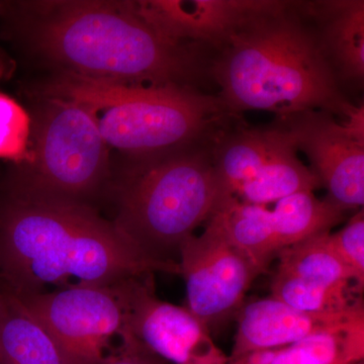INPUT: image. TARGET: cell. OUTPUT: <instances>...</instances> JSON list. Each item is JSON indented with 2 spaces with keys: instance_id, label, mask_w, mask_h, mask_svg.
<instances>
[{
  "instance_id": "obj_1",
  "label": "cell",
  "mask_w": 364,
  "mask_h": 364,
  "mask_svg": "<svg viewBox=\"0 0 364 364\" xmlns=\"http://www.w3.org/2000/svg\"><path fill=\"white\" fill-rule=\"evenodd\" d=\"M178 263L152 259L91 205L28 193L6 183L0 198V287L18 296L48 286L111 284Z\"/></svg>"
},
{
  "instance_id": "obj_2",
  "label": "cell",
  "mask_w": 364,
  "mask_h": 364,
  "mask_svg": "<svg viewBox=\"0 0 364 364\" xmlns=\"http://www.w3.org/2000/svg\"><path fill=\"white\" fill-rule=\"evenodd\" d=\"M0 18L63 72L129 85H183L191 71L186 46L155 32L129 1H1Z\"/></svg>"
},
{
  "instance_id": "obj_3",
  "label": "cell",
  "mask_w": 364,
  "mask_h": 364,
  "mask_svg": "<svg viewBox=\"0 0 364 364\" xmlns=\"http://www.w3.org/2000/svg\"><path fill=\"white\" fill-rule=\"evenodd\" d=\"M289 7L253 21L222 46L212 69L220 100L232 111L289 117L318 109L346 117L355 105L340 92L318 33Z\"/></svg>"
},
{
  "instance_id": "obj_4",
  "label": "cell",
  "mask_w": 364,
  "mask_h": 364,
  "mask_svg": "<svg viewBox=\"0 0 364 364\" xmlns=\"http://www.w3.org/2000/svg\"><path fill=\"white\" fill-rule=\"evenodd\" d=\"M214 151L191 145L134 159L117 186L119 232L146 255L178 263L173 253L226 198Z\"/></svg>"
},
{
  "instance_id": "obj_5",
  "label": "cell",
  "mask_w": 364,
  "mask_h": 364,
  "mask_svg": "<svg viewBox=\"0 0 364 364\" xmlns=\"http://www.w3.org/2000/svg\"><path fill=\"white\" fill-rule=\"evenodd\" d=\"M42 95L86 105L107 146L134 158L198 142L227 109L219 97L186 85H129L63 71Z\"/></svg>"
},
{
  "instance_id": "obj_6",
  "label": "cell",
  "mask_w": 364,
  "mask_h": 364,
  "mask_svg": "<svg viewBox=\"0 0 364 364\" xmlns=\"http://www.w3.org/2000/svg\"><path fill=\"white\" fill-rule=\"evenodd\" d=\"M30 161L7 184L69 202L86 203L109 177V147L86 105L46 97L33 129Z\"/></svg>"
},
{
  "instance_id": "obj_7",
  "label": "cell",
  "mask_w": 364,
  "mask_h": 364,
  "mask_svg": "<svg viewBox=\"0 0 364 364\" xmlns=\"http://www.w3.org/2000/svg\"><path fill=\"white\" fill-rule=\"evenodd\" d=\"M126 279L102 286L70 284L54 291L18 296L70 364H107L116 349L112 340L121 339L126 333Z\"/></svg>"
},
{
  "instance_id": "obj_8",
  "label": "cell",
  "mask_w": 364,
  "mask_h": 364,
  "mask_svg": "<svg viewBox=\"0 0 364 364\" xmlns=\"http://www.w3.org/2000/svg\"><path fill=\"white\" fill-rule=\"evenodd\" d=\"M178 255L186 308L208 329L238 313L249 287L261 274L210 219L200 236L191 235L181 244Z\"/></svg>"
},
{
  "instance_id": "obj_9",
  "label": "cell",
  "mask_w": 364,
  "mask_h": 364,
  "mask_svg": "<svg viewBox=\"0 0 364 364\" xmlns=\"http://www.w3.org/2000/svg\"><path fill=\"white\" fill-rule=\"evenodd\" d=\"M289 119L296 148L312 163L313 173L327 189V200L345 212L363 207V104L354 107L341 123L321 111Z\"/></svg>"
},
{
  "instance_id": "obj_10",
  "label": "cell",
  "mask_w": 364,
  "mask_h": 364,
  "mask_svg": "<svg viewBox=\"0 0 364 364\" xmlns=\"http://www.w3.org/2000/svg\"><path fill=\"white\" fill-rule=\"evenodd\" d=\"M127 329L153 354L173 364H226L227 356L215 344L210 331L186 306L156 296L154 274L138 275L124 282ZM123 335V336H124Z\"/></svg>"
},
{
  "instance_id": "obj_11",
  "label": "cell",
  "mask_w": 364,
  "mask_h": 364,
  "mask_svg": "<svg viewBox=\"0 0 364 364\" xmlns=\"http://www.w3.org/2000/svg\"><path fill=\"white\" fill-rule=\"evenodd\" d=\"M134 13L169 42L210 43L218 47L263 16L284 11L277 0H140L129 1Z\"/></svg>"
},
{
  "instance_id": "obj_12",
  "label": "cell",
  "mask_w": 364,
  "mask_h": 364,
  "mask_svg": "<svg viewBox=\"0 0 364 364\" xmlns=\"http://www.w3.org/2000/svg\"><path fill=\"white\" fill-rule=\"evenodd\" d=\"M238 326L229 359L280 348L312 335L340 331L364 323L363 305L342 314H309L272 298L256 299L238 311Z\"/></svg>"
},
{
  "instance_id": "obj_13",
  "label": "cell",
  "mask_w": 364,
  "mask_h": 364,
  "mask_svg": "<svg viewBox=\"0 0 364 364\" xmlns=\"http://www.w3.org/2000/svg\"><path fill=\"white\" fill-rule=\"evenodd\" d=\"M312 7L311 13L321 20L318 37L333 69L343 78L360 82L364 77V1L337 0Z\"/></svg>"
},
{
  "instance_id": "obj_14",
  "label": "cell",
  "mask_w": 364,
  "mask_h": 364,
  "mask_svg": "<svg viewBox=\"0 0 364 364\" xmlns=\"http://www.w3.org/2000/svg\"><path fill=\"white\" fill-rule=\"evenodd\" d=\"M0 358L4 364H70L21 298L0 287Z\"/></svg>"
},
{
  "instance_id": "obj_15",
  "label": "cell",
  "mask_w": 364,
  "mask_h": 364,
  "mask_svg": "<svg viewBox=\"0 0 364 364\" xmlns=\"http://www.w3.org/2000/svg\"><path fill=\"white\" fill-rule=\"evenodd\" d=\"M291 138L287 126L242 131L222 141L214 156L215 172L225 195L233 196Z\"/></svg>"
},
{
  "instance_id": "obj_16",
  "label": "cell",
  "mask_w": 364,
  "mask_h": 364,
  "mask_svg": "<svg viewBox=\"0 0 364 364\" xmlns=\"http://www.w3.org/2000/svg\"><path fill=\"white\" fill-rule=\"evenodd\" d=\"M364 356V323L320 333L280 348L254 351L226 364H354Z\"/></svg>"
},
{
  "instance_id": "obj_17",
  "label": "cell",
  "mask_w": 364,
  "mask_h": 364,
  "mask_svg": "<svg viewBox=\"0 0 364 364\" xmlns=\"http://www.w3.org/2000/svg\"><path fill=\"white\" fill-rule=\"evenodd\" d=\"M210 219L261 273L267 272L282 252L270 224L267 205H250L226 196Z\"/></svg>"
},
{
  "instance_id": "obj_18",
  "label": "cell",
  "mask_w": 364,
  "mask_h": 364,
  "mask_svg": "<svg viewBox=\"0 0 364 364\" xmlns=\"http://www.w3.org/2000/svg\"><path fill=\"white\" fill-rule=\"evenodd\" d=\"M329 235L318 234L284 249L277 270L331 291L359 296L363 289L332 248Z\"/></svg>"
},
{
  "instance_id": "obj_19",
  "label": "cell",
  "mask_w": 364,
  "mask_h": 364,
  "mask_svg": "<svg viewBox=\"0 0 364 364\" xmlns=\"http://www.w3.org/2000/svg\"><path fill=\"white\" fill-rule=\"evenodd\" d=\"M318 184L312 170L306 168L299 159L298 148L291 134V138L270 157L258 173L237 189L233 198L250 205H268L294 193H313Z\"/></svg>"
},
{
  "instance_id": "obj_20",
  "label": "cell",
  "mask_w": 364,
  "mask_h": 364,
  "mask_svg": "<svg viewBox=\"0 0 364 364\" xmlns=\"http://www.w3.org/2000/svg\"><path fill=\"white\" fill-rule=\"evenodd\" d=\"M345 210L314 193H294L274 203L270 208V224L280 250L299 242L330 232L343 220Z\"/></svg>"
},
{
  "instance_id": "obj_21",
  "label": "cell",
  "mask_w": 364,
  "mask_h": 364,
  "mask_svg": "<svg viewBox=\"0 0 364 364\" xmlns=\"http://www.w3.org/2000/svg\"><path fill=\"white\" fill-rule=\"evenodd\" d=\"M272 298L301 312L342 314L350 312L363 305L358 294L331 291L275 270L270 284Z\"/></svg>"
},
{
  "instance_id": "obj_22",
  "label": "cell",
  "mask_w": 364,
  "mask_h": 364,
  "mask_svg": "<svg viewBox=\"0 0 364 364\" xmlns=\"http://www.w3.org/2000/svg\"><path fill=\"white\" fill-rule=\"evenodd\" d=\"M31 119L20 104L0 93V159L30 161Z\"/></svg>"
},
{
  "instance_id": "obj_23",
  "label": "cell",
  "mask_w": 364,
  "mask_h": 364,
  "mask_svg": "<svg viewBox=\"0 0 364 364\" xmlns=\"http://www.w3.org/2000/svg\"><path fill=\"white\" fill-rule=\"evenodd\" d=\"M335 252L355 277L359 287L364 284V215L363 210L351 218L343 229L329 235Z\"/></svg>"
},
{
  "instance_id": "obj_24",
  "label": "cell",
  "mask_w": 364,
  "mask_h": 364,
  "mask_svg": "<svg viewBox=\"0 0 364 364\" xmlns=\"http://www.w3.org/2000/svg\"><path fill=\"white\" fill-rule=\"evenodd\" d=\"M107 364H164V360L146 349L133 337L124 335Z\"/></svg>"
},
{
  "instance_id": "obj_25",
  "label": "cell",
  "mask_w": 364,
  "mask_h": 364,
  "mask_svg": "<svg viewBox=\"0 0 364 364\" xmlns=\"http://www.w3.org/2000/svg\"><path fill=\"white\" fill-rule=\"evenodd\" d=\"M0 364H4V363H2V359H1V358H0Z\"/></svg>"
},
{
  "instance_id": "obj_26",
  "label": "cell",
  "mask_w": 364,
  "mask_h": 364,
  "mask_svg": "<svg viewBox=\"0 0 364 364\" xmlns=\"http://www.w3.org/2000/svg\"><path fill=\"white\" fill-rule=\"evenodd\" d=\"M354 364H360V363H354Z\"/></svg>"
}]
</instances>
